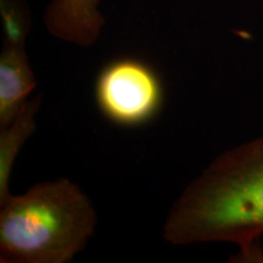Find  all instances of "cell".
<instances>
[{
  "label": "cell",
  "instance_id": "obj_1",
  "mask_svg": "<svg viewBox=\"0 0 263 263\" xmlns=\"http://www.w3.org/2000/svg\"><path fill=\"white\" fill-rule=\"evenodd\" d=\"M263 137L216 157L171 206L162 238L172 245L234 242L238 261L263 262Z\"/></svg>",
  "mask_w": 263,
  "mask_h": 263
},
{
  "label": "cell",
  "instance_id": "obj_2",
  "mask_svg": "<svg viewBox=\"0 0 263 263\" xmlns=\"http://www.w3.org/2000/svg\"><path fill=\"white\" fill-rule=\"evenodd\" d=\"M97 224L91 201L77 184L67 178L38 183L2 203L0 262H70Z\"/></svg>",
  "mask_w": 263,
  "mask_h": 263
},
{
  "label": "cell",
  "instance_id": "obj_3",
  "mask_svg": "<svg viewBox=\"0 0 263 263\" xmlns=\"http://www.w3.org/2000/svg\"><path fill=\"white\" fill-rule=\"evenodd\" d=\"M94 91L104 117L122 127L149 123L163 104L159 74L136 59H120L107 64L99 72Z\"/></svg>",
  "mask_w": 263,
  "mask_h": 263
},
{
  "label": "cell",
  "instance_id": "obj_4",
  "mask_svg": "<svg viewBox=\"0 0 263 263\" xmlns=\"http://www.w3.org/2000/svg\"><path fill=\"white\" fill-rule=\"evenodd\" d=\"M5 41L0 55V128L15 120L28 95L37 87L25 51V22L17 12L3 6Z\"/></svg>",
  "mask_w": 263,
  "mask_h": 263
},
{
  "label": "cell",
  "instance_id": "obj_5",
  "mask_svg": "<svg viewBox=\"0 0 263 263\" xmlns=\"http://www.w3.org/2000/svg\"><path fill=\"white\" fill-rule=\"evenodd\" d=\"M100 0H51L44 15L50 34L81 47L93 45L104 26Z\"/></svg>",
  "mask_w": 263,
  "mask_h": 263
},
{
  "label": "cell",
  "instance_id": "obj_6",
  "mask_svg": "<svg viewBox=\"0 0 263 263\" xmlns=\"http://www.w3.org/2000/svg\"><path fill=\"white\" fill-rule=\"evenodd\" d=\"M42 104V97L29 99L11 123L0 128V205L11 195L9 192L10 173L15 159L25 141L35 130V115Z\"/></svg>",
  "mask_w": 263,
  "mask_h": 263
}]
</instances>
